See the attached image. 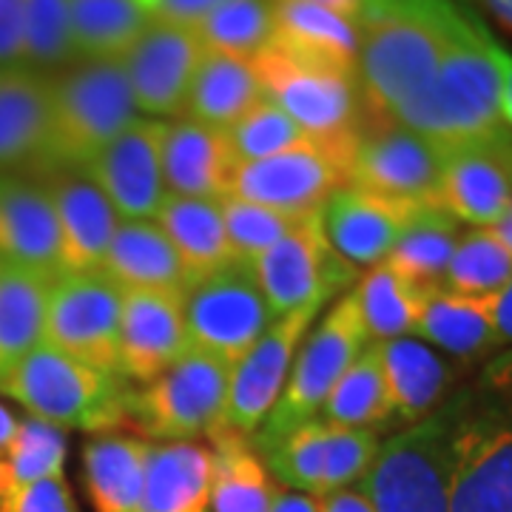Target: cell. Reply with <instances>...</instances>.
Instances as JSON below:
<instances>
[{
    "label": "cell",
    "instance_id": "obj_1",
    "mask_svg": "<svg viewBox=\"0 0 512 512\" xmlns=\"http://www.w3.org/2000/svg\"><path fill=\"white\" fill-rule=\"evenodd\" d=\"M473 15L467 0H367L356 18V74L367 111L393 117L433 80Z\"/></svg>",
    "mask_w": 512,
    "mask_h": 512
},
{
    "label": "cell",
    "instance_id": "obj_39",
    "mask_svg": "<svg viewBox=\"0 0 512 512\" xmlns=\"http://www.w3.org/2000/svg\"><path fill=\"white\" fill-rule=\"evenodd\" d=\"M256 450L265 461L268 473L285 490L313 495V498L328 495L330 424L322 419L305 421Z\"/></svg>",
    "mask_w": 512,
    "mask_h": 512
},
{
    "label": "cell",
    "instance_id": "obj_28",
    "mask_svg": "<svg viewBox=\"0 0 512 512\" xmlns=\"http://www.w3.org/2000/svg\"><path fill=\"white\" fill-rule=\"evenodd\" d=\"M154 222L163 228L185 271V282L214 274L234 262L220 200H191L165 194Z\"/></svg>",
    "mask_w": 512,
    "mask_h": 512
},
{
    "label": "cell",
    "instance_id": "obj_6",
    "mask_svg": "<svg viewBox=\"0 0 512 512\" xmlns=\"http://www.w3.org/2000/svg\"><path fill=\"white\" fill-rule=\"evenodd\" d=\"M126 379L77 362L60 350L40 345L20 362L0 393L18 402L32 419L46 421L57 430L114 433L131 421V393Z\"/></svg>",
    "mask_w": 512,
    "mask_h": 512
},
{
    "label": "cell",
    "instance_id": "obj_34",
    "mask_svg": "<svg viewBox=\"0 0 512 512\" xmlns=\"http://www.w3.org/2000/svg\"><path fill=\"white\" fill-rule=\"evenodd\" d=\"M49 285L46 276L0 262V384L43 345Z\"/></svg>",
    "mask_w": 512,
    "mask_h": 512
},
{
    "label": "cell",
    "instance_id": "obj_15",
    "mask_svg": "<svg viewBox=\"0 0 512 512\" xmlns=\"http://www.w3.org/2000/svg\"><path fill=\"white\" fill-rule=\"evenodd\" d=\"M202 55L205 49L197 29L148 20L143 35L120 57L128 92L140 117L180 120Z\"/></svg>",
    "mask_w": 512,
    "mask_h": 512
},
{
    "label": "cell",
    "instance_id": "obj_46",
    "mask_svg": "<svg viewBox=\"0 0 512 512\" xmlns=\"http://www.w3.org/2000/svg\"><path fill=\"white\" fill-rule=\"evenodd\" d=\"M0 512H77L66 476L43 478L0 501Z\"/></svg>",
    "mask_w": 512,
    "mask_h": 512
},
{
    "label": "cell",
    "instance_id": "obj_11",
    "mask_svg": "<svg viewBox=\"0 0 512 512\" xmlns=\"http://www.w3.org/2000/svg\"><path fill=\"white\" fill-rule=\"evenodd\" d=\"M120 313L123 291L103 271L60 274L46 296L43 345L94 370L117 373Z\"/></svg>",
    "mask_w": 512,
    "mask_h": 512
},
{
    "label": "cell",
    "instance_id": "obj_2",
    "mask_svg": "<svg viewBox=\"0 0 512 512\" xmlns=\"http://www.w3.org/2000/svg\"><path fill=\"white\" fill-rule=\"evenodd\" d=\"M498 49L501 43L473 9L433 80L390 120L419 131L436 146H453L504 126Z\"/></svg>",
    "mask_w": 512,
    "mask_h": 512
},
{
    "label": "cell",
    "instance_id": "obj_50",
    "mask_svg": "<svg viewBox=\"0 0 512 512\" xmlns=\"http://www.w3.org/2000/svg\"><path fill=\"white\" fill-rule=\"evenodd\" d=\"M316 512H376L367 495L359 487L336 490V493L316 498Z\"/></svg>",
    "mask_w": 512,
    "mask_h": 512
},
{
    "label": "cell",
    "instance_id": "obj_55",
    "mask_svg": "<svg viewBox=\"0 0 512 512\" xmlns=\"http://www.w3.org/2000/svg\"><path fill=\"white\" fill-rule=\"evenodd\" d=\"M487 231H490V234H493V237L498 239V242H501V245H504V248H507V251L512 254V202L507 205V211L498 217V222H495V225H490Z\"/></svg>",
    "mask_w": 512,
    "mask_h": 512
},
{
    "label": "cell",
    "instance_id": "obj_35",
    "mask_svg": "<svg viewBox=\"0 0 512 512\" xmlns=\"http://www.w3.org/2000/svg\"><path fill=\"white\" fill-rule=\"evenodd\" d=\"M458 239H461V222L453 220L439 205H419L407 217L402 234L384 262L419 285L441 288V279Z\"/></svg>",
    "mask_w": 512,
    "mask_h": 512
},
{
    "label": "cell",
    "instance_id": "obj_31",
    "mask_svg": "<svg viewBox=\"0 0 512 512\" xmlns=\"http://www.w3.org/2000/svg\"><path fill=\"white\" fill-rule=\"evenodd\" d=\"M208 487L211 447L151 441L140 512H208Z\"/></svg>",
    "mask_w": 512,
    "mask_h": 512
},
{
    "label": "cell",
    "instance_id": "obj_13",
    "mask_svg": "<svg viewBox=\"0 0 512 512\" xmlns=\"http://www.w3.org/2000/svg\"><path fill=\"white\" fill-rule=\"evenodd\" d=\"M254 274L279 319L311 302H330L350 282L353 265L330 248L322 214H313L293 222L291 231L256 259Z\"/></svg>",
    "mask_w": 512,
    "mask_h": 512
},
{
    "label": "cell",
    "instance_id": "obj_48",
    "mask_svg": "<svg viewBox=\"0 0 512 512\" xmlns=\"http://www.w3.org/2000/svg\"><path fill=\"white\" fill-rule=\"evenodd\" d=\"M225 0H140V6L151 20H165L177 26H197L205 15H211Z\"/></svg>",
    "mask_w": 512,
    "mask_h": 512
},
{
    "label": "cell",
    "instance_id": "obj_42",
    "mask_svg": "<svg viewBox=\"0 0 512 512\" xmlns=\"http://www.w3.org/2000/svg\"><path fill=\"white\" fill-rule=\"evenodd\" d=\"M512 276V254L487 231L473 228L461 234L450 265L444 271L441 288L461 293V296H490Z\"/></svg>",
    "mask_w": 512,
    "mask_h": 512
},
{
    "label": "cell",
    "instance_id": "obj_25",
    "mask_svg": "<svg viewBox=\"0 0 512 512\" xmlns=\"http://www.w3.org/2000/svg\"><path fill=\"white\" fill-rule=\"evenodd\" d=\"M46 77L29 69L0 72V174L32 177L46 148Z\"/></svg>",
    "mask_w": 512,
    "mask_h": 512
},
{
    "label": "cell",
    "instance_id": "obj_52",
    "mask_svg": "<svg viewBox=\"0 0 512 512\" xmlns=\"http://www.w3.org/2000/svg\"><path fill=\"white\" fill-rule=\"evenodd\" d=\"M498 66H501V120L512 131V55L504 46L498 49Z\"/></svg>",
    "mask_w": 512,
    "mask_h": 512
},
{
    "label": "cell",
    "instance_id": "obj_18",
    "mask_svg": "<svg viewBox=\"0 0 512 512\" xmlns=\"http://www.w3.org/2000/svg\"><path fill=\"white\" fill-rule=\"evenodd\" d=\"M160 126L163 120H134L80 171L120 220H154L168 194L160 165Z\"/></svg>",
    "mask_w": 512,
    "mask_h": 512
},
{
    "label": "cell",
    "instance_id": "obj_19",
    "mask_svg": "<svg viewBox=\"0 0 512 512\" xmlns=\"http://www.w3.org/2000/svg\"><path fill=\"white\" fill-rule=\"evenodd\" d=\"M191 350L180 291H123L117 373L148 384Z\"/></svg>",
    "mask_w": 512,
    "mask_h": 512
},
{
    "label": "cell",
    "instance_id": "obj_21",
    "mask_svg": "<svg viewBox=\"0 0 512 512\" xmlns=\"http://www.w3.org/2000/svg\"><path fill=\"white\" fill-rule=\"evenodd\" d=\"M160 165L165 191L191 200L231 197L237 177V157L225 131L194 120H163L160 126Z\"/></svg>",
    "mask_w": 512,
    "mask_h": 512
},
{
    "label": "cell",
    "instance_id": "obj_5",
    "mask_svg": "<svg viewBox=\"0 0 512 512\" xmlns=\"http://www.w3.org/2000/svg\"><path fill=\"white\" fill-rule=\"evenodd\" d=\"M254 66L265 97L311 137L313 146L350 165L356 134L367 114L359 74L291 55L274 43L254 57Z\"/></svg>",
    "mask_w": 512,
    "mask_h": 512
},
{
    "label": "cell",
    "instance_id": "obj_40",
    "mask_svg": "<svg viewBox=\"0 0 512 512\" xmlns=\"http://www.w3.org/2000/svg\"><path fill=\"white\" fill-rule=\"evenodd\" d=\"M66 476V436L46 421L18 419L15 436L0 450V501L43 478Z\"/></svg>",
    "mask_w": 512,
    "mask_h": 512
},
{
    "label": "cell",
    "instance_id": "obj_7",
    "mask_svg": "<svg viewBox=\"0 0 512 512\" xmlns=\"http://www.w3.org/2000/svg\"><path fill=\"white\" fill-rule=\"evenodd\" d=\"M370 342L373 339L365 328L356 291L339 293V299L322 319L313 322L302 348L296 350L279 402L268 421L251 436L256 447L285 436L305 421L319 419V410L330 396L333 384L339 382V376L359 359V353Z\"/></svg>",
    "mask_w": 512,
    "mask_h": 512
},
{
    "label": "cell",
    "instance_id": "obj_47",
    "mask_svg": "<svg viewBox=\"0 0 512 512\" xmlns=\"http://www.w3.org/2000/svg\"><path fill=\"white\" fill-rule=\"evenodd\" d=\"M26 0H0V72L23 69Z\"/></svg>",
    "mask_w": 512,
    "mask_h": 512
},
{
    "label": "cell",
    "instance_id": "obj_38",
    "mask_svg": "<svg viewBox=\"0 0 512 512\" xmlns=\"http://www.w3.org/2000/svg\"><path fill=\"white\" fill-rule=\"evenodd\" d=\"M353 291L359 299V311L370 339L387 342V339L413 336L424 296L433 288L413 282L410 276L399 274L387 262H379L376 268L367 271L365 279Z\"/></svg>",
    "mask_w": 512,
    "mask_h": 512
},
{
    "label": "cell",
    "instance_id": "obj_51",
    "mask_svg": "<svg viewBox=\"0 0 512 512\" xmlns=\"http://www.w3.org/2000/svg\"><path fill=\"white\" fill-rule=\"evenodd\" d=\"M484 384L495 393H512V348H504L484 370Z\"/></svg>",
    "mask_w": 512,
    "mask_h": 512
},
{
    "label": "cell",
    "instance_id": "obj_22",
    "mask_svg": "<svg viewBox=\"0 0 512 512\" xmlns=\"http://www.w3.org/2000/svg\"><path fill=\"white\" fill-rule=\"evenodd\" d=\"M35 180L46 185L55 205L63 274L100 271L120 222L109 200L80 171H52Z\"/></svg>",
    "mask_w": 512,
    "mask_h": 512
},
{
    "label": "cell",
    "instance_id": "obj_10",
    "mask_svg": "<svg viewBox=\"0 0 512 512\" xmlns=\"http://www.w3.org/2000/svg\"><path fill=\"white\" fill-rule=\"evenodd\" d=\"M441 146L390 117L367 111L348 165V185L404 205H436Z\"/></svg>",
    "mask_w": 512,
    "mask_h": 512
},
{
    "label": "cell",
    "instance_id": "obj_24",
    "mask_svg": "<svg viewBox=\"0 0 512 512\" xmlns=\"http://www.w3.org/2000/svg\"><path fill=\"white\" fill-rule=\"evenodd\" d=\"M382 359L393 424H416L436 413L450 390L453 370L430 345L416 336L376 342Z\"/></svg>",
    "mask_w": 512,
    "mask_h": 512
},
{
    "label": "cell",
    "instance_id": "obj_16",
    "mask_svg": "<svg viewBox=\"0 0 512 512\" xmlns=\"http://www.w3.org/2000/svg\"><path fill=\"white\" fill-rule=\"evenodd\" d=\"M450 512H512V416L507 404L470 407L461 424Z\"/></svg>",
    "mask_w": 512,
    "mask_h": 512
},
{
    "label": "cell",
    "instance_id": "obj_44",
    "mask_svg": "<svg viewBox=\"0 0 512 512\" xmlns=\"http://www.w3.org/2000/svg\"><path fill=\"white\" fill-rule=\"evenodd\" d=\"M225 140L239 165L313 146L311 137L268 97H262L254 109L245 111L234 126L225 128Z\"/></svg>",
    "mask_w": 512,
    "mask_h": 512
},
{
    "label": "cell",
    "instance_id": "obj_53",
    "mask_svg": "<svg viewBox=\"0 0 512 512\" xmlns=\"http://www.w3.org/2000/svg\"><path fill=\"white\" fill-rule=\"evenodd\" d=\"M268 512H316V498L305 493H293V490H276L271 510Z\"/></svg>",
    "mask_w": 512,
    "mask_h": 512
},
{
    "label": "cell",
    "instance_id": "obj_29",
    "mask_svg": "<svg viewBox=\"0 0 512 512\" xmlns=\"http://www.w3.org/2000/svg\"><path fill=\"white\" fill-rule=\"evenodd\" d=\"M265 97L254 60L205 52L185 97V120L211 128H231Z\"/></svg>",
    "mask_w": 512,
    "mask_h": 512
},
{
    "label": "cell",
    "instance_id": "obj_14",
    "mask_svg": "<svg viewBox=\"0 0 512 512\" xmlns=\"http://www.w3.org/2000/svg\"><path fill=\"white\" fill-rule=\"evenodd\" d=\"M512 202V131L498 126L487 134L441 146L436 205L453 220L490 228Z\"/></svg>",
    "mask_w": 512,
    "mask_h": 512
},
{
    "label": "cell",
    "instance_id": "obj_9",
    "mask_svg": "<svg viewBox=\"0 0 512 512\" xmlns=\"http://www.w3.org/2000/svg\"><path fill=\"white\" fill-rule=\"evenodd\" d=\"M180 296L191 350L217 356L231 367L274 322L254 265L237 259L214 274L185 282Z\"/></svg>",
    "mask_w": 512,
    "mask_h": 512
},
{
    "label": "cell",
    "instance_id": "obj_4",
    "mask_svg": "<svg viewBox=\"0 0 512 512\" xmlns=\"http://www.w3.org/2000/svg\"><path fill=\"white\" fill-rule=\"evenodd\" d=\"M470 407V396H458L382 441L370 470L356 484L373 510L450 512L456 441Z\"/></svg>",
    "mask_w": 512,
    "mask_h": 512
},
{
    "label": "cell",
    "instance_id": "obj_3",
    "mask_svg": "<svg viewBox=\"0 0 512 512\" xmlns=\"http://www.w3.org/2000/svg\"><path fill=\"white\" fill-rule=\"evenodd\" d=\"M49 128L43 160L32 177L83 171L94 154L126 131L140 111L131 100L120 60H80L46 77Z\"/></svg>",
    "mask_w": 512,
    "mask_h": 512
},
{
    "label": "cell",
    "instance_id": "obj_32",
    "mask_svg": "<svg viewBox=\"0 0 512 512\" xmlns=\"http://www.w3.org/2000/svg\"><path fill=\"white\" fill-rule=\"evenodd\" d=\"M413 336L424 345H433L456 356L461 362H476L504 350L484 302L447 288H433L424 296Z\"/></svg>",
    "mask_w": 512,
    "mask_h": 512
},
{
    "label": "cell",
    "instance_id": "obj_45",
    "mask_svg": "<svg viewBox=\"0 0 512 512\" xmlns=\"http://www.w3.org/2000/svg\"><path fill=\"white\" fill-rule=\"evenodd\" d=\"M220 205L231 254H234L237 262H245V265H254L256 259L285 237L291 231L293 222H296L274 211V208L242 200V197H234V194L220 200Z\"/></svg>",
    "mask_w": 512,
    "mask_h": 512
},
{
    "label": "cell",
    "instance_id": "obj_41",
    "mask_svg": "<svg viewBox=\"0 0 512 512\" xmlns=\"http://www.w3.org/2000/svg\"><path fill=\"white\" fill-rule=\"evenodd\" d=\"M194 29L205 52L254 60L274 35V0H225Z\"/></svg>",
    "mask_w": 512,
    "mask_h": 512
},
{
    "label": "cell",
    "instance_id": "obj_54",
    "mask_svg": "<svg viewBox=\"0 0 512 512\" xmlns=\"http://www.w3.org/2000/svg\"><path fill=\"white\" fill-rule=\"evenodd\" d=\"M308 3H316V6H322V9H330V12H336V15H342V18H348L356 23V18L362 15L367 0H308Z\"/></svg>",
    "mask_w": 512,
    "mask_h": 512
},
{
    "label": "cell",
    "instance_id": "obj_23",
    "mask_svg": "<svg viewBox=\"0 0 512 512\" xmlns=\"http://www.w3.org/2000/svg\"><path fill=\"white\" fill-rule=\"evenodd\" d=\"M419 205L384 200L370 191L345 185L322 208L328 245L350 265L376 268L393 251L404 222Z\"/></svg>",
    "mask_w": 512,
    "mask_h": 512
},
{
    "label": "cell",
    "instance_id": "obj_58",
    "mask_svg": "<svg viewBox=\"0 0 512 512\" xmlns=\"http://www.w3.org/2000/svg\"><path fill=\"white\" fill-rule=\"evenodd\" d=\"M507 410H510V416H512V393H510V404H507Z\"/></svg>",
    "mask_w": 512,
    "mask_h": 512
},
{
    "label": "cell",
    "instance_id": "obj_57",
    "mask_svg": "<svg viewBox=\"0 0 512 512\" xmlns=\"http://www.w3.org/2000/svg\"><path fill=\"white\" fill-rule=\"evenodd\" d=\"M15 427H18V419H15V416H12V413H9V410L0 404V450L9 444V439H12V436H15Z\"/></svg>",
    "mask_w": 512,
    "mask_h": 512
},
{
    "label": "cell",
    "instance_id": "obj_17",
    "mask_svg": "<svg viewBox=\"0 0 512 512\" xmlns=\"http://www.w3.org/2000/svg\"><path fill=\"white\" fill-rule=\"evenodd\" d=\"M345 185L348 165L319 146H308L239 165L231 194L299 220L322 214L325 202Z\"/></svg>",
    "mask_w": 512,
    "mask_h": 512
},
{
    "label": "cell",
    "instance_id": "obj_30",
    "mask_svg": "<svg viewBox=\"0 0 512 512\" xmlns=\"http://www.w3.org/2000/svg\"><path fill=\"white\" fill-rule=\"evenodd\" d=\"M268 43L291 55L356 72V23L308 0H274V35Z\"/></svg>",
    "mask_w": 512,
    "mask_h": 512
},
{
    "label": "cell",
    "instance_id": "obj_26",
    "mask_svg": "<svg viewBox=\"0 0 512 512\" xmlns=\"http://www.w3.org/2000/svg\"><path fill=\"white\" fill-rule=\"evenodd\" d=\"M100 271L120 291H183L185 271L154 220H120Z\"/></svg>",
    "mask_w": 512,
    "mask_h": 512
},
{
    "label": "cell",
    "instance_id": "obj_43",
    "mask_svg": "<svg viewBox=\"0 0 512 512\" xmlns=\"http://www.w3.org/2000/svg\"><path fill=\"white\" fill-rule=\"evenodd\" d=\"M80 63L69 26L66 0H26V32H23V69L49 74Z\"/></svg>",
    "mask_w": 512,
    "mask_h": 512
},
{
    "label": "cell",
    "instance_id": "obj_37",
    "mask_svg": "<svg viewBox=\"0 0 512 512\" xmlns=\"http://www.w3.org/2000/svg\"><path fill=\"white\" fill-rule=\"evenodd\" d=\"M80 60H120L143 35L148 12L140 0H66Z\"/></svg>",
    "mask_w": 512,
    "mask_h": 512
},
{
    "label": "cell",
    "instance_id": "obj_8",
    "mask_svg": "<svg viewBox=\"0 0 512 512\" xmlns=\"http://www.w3.org/2000/svg\"><path fill=\"white\" fill-rule=\"evenodd\" d=\"M231 365L200 350H188L180 362L154 382L131 393V421L154 444H180L214 436L222 427Z\"/></svg>",
    "mask_w": 512,
    "mask_h": 512
},
{
    "label": "cell",
    "instance_id": "obj_20",
    "mask_svg": "<svg viewBox=\"0 0 512 512\" xmlns=\"http://www.w3.org/2000/svg\"><path fill=\"white\" fill-rule=\"evenodd\" d=\"M0 262L57 279L60 231L46 185L26 174H0Z\"/></svg>",
    "mask_w": 512,
    "mask_h": 512
},
{
    "label": "cell",
    "instance_id": "obj_33",
    "mask_svg": "<svg viewBox=\"0 0 512 512\" xmlns=\"http://www.w3.org/2000/svg\"><path fill=\"white\" fill-rule=\"evenodd\" d=\"M208 512H268L276 487L251 436L220 430L211 436Z\"/></svg>",
    "mask_w": 512,
    "mask_h": 512
},
{
    "label": "cell",
    "instance_id": "obj_56",
    "mask_svg": "<svg viewBox=\"0 0 512 512\" xmlns=\"http://www.w3.org/2000/svg\"><path fill=\"white\" fill-rule=\"evenodd\" d=\"M481 3L501 26H507L512 32V0H481Z\"/></svg>",
    "mask_w": 512,
    "mask_h": 512
},
{
    "label": "cell",
    "instance_id": "obj_27",
    "mask_svg": "<svg viewBox=\"0 0 512 512\" xmlns=\"http://www.w3.org/2000/svg\"><path fill=\"white\" fill-rule=\"evenodd\" d=\"M151 441L97 433L83 447V476L94 512H140Z\"/></svg>",
    "mask_w": 512,
    "mask_h": 512
},
{
    "label": "cell",
    "instance_id": "obj_12",
    "mask_svg": "<svg viewBox=\"0 0 512 512\" xmlns=\"http://www.w3.org/2000/svg\"><path fill=\"white\" fill-rule=\"evenodd\" d=\"M325 305H328L325 299L311 302L305 308H296V311L274 319L271 328L259 336L254 348L231 367L220 430L254 436L256 430L268 421L271 410L282 396V387L288 382L296 350L302 348L308 330L319 319V313L325 311Z\"/></svg>",
    "mask_w": 512,
    "mask_h": 512
},
{
    "label": "cell",
    "instance_id": "obj_49",
    "mask_svg": "<svg viewBox=\"0 0 512 512\" xmlns=\"http://www.w3.org/2000/svg\"><path fill=\"white\" fill-rule=\"evenodd\" d=\"M484 308L490 313V322H493L495 333H498V342L501 348H510L512 345V276L507 285H501L498 291L490 296H481Z\"/></svg>",
    "mask_w": 512,
    "mask_h": 512
},
{
    "label": "cell",
    "instance_id": "obj_36",
    "mask_svg": "<svg viewBox=\"0 0 512 512\" xmlns=\"http://www.w3.org/2000/svg\"><path fill=\"white\" fill-rule=\"evenodd\" d=\"M319 419L333 427L373 430V433L384 424H393L376 342H370L359 353V359L339 376V382L333 384L330 396L319 410Z\"/></svg>",
    "mask_w": 512,
    "mask_h": 512
}]
</instances>
